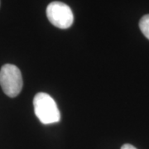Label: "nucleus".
<instances>
[{
    "label": "nucleus",
    "mask_w": 149,
    "mask_h": 149,
    "mask_svg": "<svg viewBox=\"0 0 149 149\" xmlns=\"http://www.w3.org/2000/svg\"><path fill=\"white\" fill-rule=\"evenodd\" d=\"M121 149H137L133 145H131V144H124V145H123Z\"/></svg>",
    "instance_id": "5"
},
{
    "label": "nucleus",
    "mask_w": 149,
    "mask_h": 149,
    "mask_svg": "<svg viewBox=\"0 0 149 149\" xmlns=\"http://www.w3.org/2000/svg\"><path fill=\"white\" fill-rule=\"evenodd\" d=\"M34 112L43 124H52L60 121L61 113L56 103L48 94L37 93L33 99Z\"/></svg>",
    "instance_id": "1"
},
{
    "label": "nucleus",
    "mask_w": 149,
    "mask_h": 149,
    "mask_svg": "<svg viewBox=\"0 0 149 149\" xmlns=\"http://www.w3.org/2000/svg\"><path fill=\"white\" fill-rule=\"evenodd\" d=\"M22 76L20 70L16 65L6 64L0 70V85L8 96H17L22 89Z\"/></svg>",
    "instance_id": "2"
},
{
    "label": "nucleus",
    "mask_w": 149,
    "mask_h": 149,
    "mask_svg": "<svg viewBox=\"0 0 149 149\" xmlns=\"http://www.w3.org/2000/svg\"><path fill=\"white\" fill-rule=\"evenodd\" d=\"M139 27L145 37L149 39V14L143 16L139 22Z\"/></svg>",
    "instance_id": "4"
},
{
    "label": "nucleus",
    "mask_w": 149,
    "mask_h": 149,
    "mask_svg": "<svg viewBox=\"0 0 149 149\" xmlns=\"http://www.w3.org/2000/svg\"><path fill=\"white\" fill-rule=\"evenodd\" d=\"M47 17L50 22L61 29L69 28L74 22V15L69 6L61 2H52L47 8Z\"/></svg>",
    "instance_id": "3"
}]
</instances>
